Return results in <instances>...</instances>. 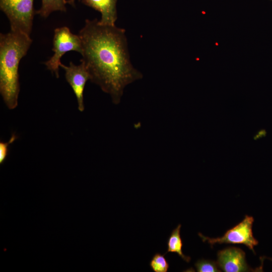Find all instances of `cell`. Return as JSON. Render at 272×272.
Here are the masks:
<instances>
[{"label":"cell","instance_id":"6da1fadb","mask_svg":"<svg viewBox=\"0 0 272 272\" xmlns=\"http://www.w3.org/2000/svg\"><path fill=\"white\" fill-rule=\"evenodd\" d=\"M78 35L82 45L80 61L90 81L118 104L125 87L143 77L130 60L125 30L101 24L97 19H86Z\"/></svg>","mask_w":272,"mask_h":272},{"label":"cell","instance_id":"7a4b0ae2","mask_svg":"<svg viewBox=\"0 0 272 272\" xmlns=\"http://www.w3.org/2000/svg\"><path fill=\"white\" fill-rule=\"evenodd\" d=\"M32 43L30 36L21 32L10 30L0 34V93L9 109L18 105L19 65Z\"/></svg>","mask_w":272,"mask_h":272},{"label":"cell","instance_id":"3957f363","mask_svg":"<svg viewBox=\"0 0 272 272\" xmlns=\"http://www.w3.org/2000/svg\"><path fill=\"white\" fill-rule=\"evenodd\" d=\"M33 2L34 0H0V9L9 21L10 30L30 36L35 14Z\"/></svg>","mask_w":272,"mask_h":272},{"label":"cell","instance_id":"277c9868","mask_svg":"<svg viewBox=\"0 0 272 272\" xmlns=\"http://www.w3.org/2000/svg\"><path fill=\"white\" fill-rule=\"evenodd\" d=\"M52 51L54 52L53 55L44 64L56 78H58L61 57L71 51L81 54V39L79 35L72 33L66 26L56 28L54 30Z\"/></svg>","mask_w":272,"mask_h":272},{"label":"cell","instance_id":"5b68a950","mask_svg":"<svg viewBox=\"0 0 272 272\" xmlns=\"http://www.w3.org/2000/svg\"><path fill=\"white\" fill-rule=\"evenodd\" d=\"M254 218L246 215L244 219L233 228L229 229L225 234L218 238H209L198 233L203 242L207 241L211 246L219 244H244L254 253V247L258 244V241L254 237L252 233V225Z\"/></svg>","mask_w":272,"mask_h":272},{"label":"cell","instance_id":"8992f818","mask_svg":"<svg viewBox=\"0 0 272 272\" xmlns=\"http://www.w3.org/2000/svg\"><path fill=\"white\" fill-rule=\"evenodd\" d=\"M60 66L64 69L66 81L72 87L76 97L79 110L84 111V91L87 82L90 79L85 65L81 62L79 65H76L71 61L69 65L61 63Z\"/></svg>","mask_w":272,"mask_h":272},{"label":"cell","instance_id":"52a82bcc","mask_svg":"<svg viewBox=\"0 0 272 272\" xmlns=\"http://www.w3.org/2000/svg\"><path fill=\"white\" fill-rule=\"evenodd\" d=\"M217 264L225 272H241L250 270L246 263L245 253L241 249L229 247L217 253Z\"/></svg>","mask_w":272,"mask_h":272},{"label":"cell","instance_id":"ba28073f","mask_svg":"<svg viewBox=\"0 0 272 272\" xmlns=\"http://www.w3.org/2000/svg\"><path fill=\"white\" fill-rule=\"evenodd\" d=\"M76 0H66V4L74 6ZM101 14L100 23L103 25H115L117 19L116 4L117 0H79Z\"/></svg>","mask_w":272,"mask_h":272},{"label":"cell","instance_id":"9c48e42d","mask_svg":"<svg viewBox=\"0 0 272 272\" xmlns=\"http://www.w3.org/2000/svg\"><path fill=\"white\" fill-rule=\"evenodd\" d=\"M181 225L179 224L171 233L167 241V249L165 255L169 252L176 253L187 262L190 261V256L185 255L182 252L183 243L180 236Z\"/></svg>","mask_w":272,"mask_h":272},{"label":"cell","instance_id":"30bf717a","mask_svg":"<svg viewBox=\"0 0 272 272\" xmlns=\"http://www.w3.org/2000/svg\"><path fill=\"white\" fill-rule=\"evenodd\" d=\"M66 0H41V7L35 14L47 18L53 12H66Z\"/></svg>","mask_w":272,"mask_h":272},{"label":"cell","instance_id":"8fae6325","mask_svg":"<svg viewBox=\"0 0 272 272\" xmlns=\"http://www.w3.org/2000/svg\"><path fill=\"white\" fill-rule=\"evenodd\" d=\"M149 265L154 272H167L169 268V264L165 257V254L155 253L150 261Z\"/></svg>","mask_w":272,"mask_h":272},{"label":"cell","instance_id":"7c38bea8","mask_svg":"<svg viewBox=\"0 0 272 272\" xmlns=\"http://www.w3.org/2000/svg\"><path fill=\"white\" fill-rule=\"evenodd\" d=\"M198 272H219L217 263L210 260L201 259L197 260L194 264Z\"/></svg>","mask_w":272,"mask_h":272},{"label":"cell","instance_id":"4fadbf2b","mask_svg":"<svg viewBox=\"0 0 272 272\" xmlns=\"http://www.w3.org/2000/svg\"><path fill=\"white\" fill-rule=\"evenodd\" d=\"M17 139V135L13 134L7 142H0V163L2 164L7 158L9 150V146Z\"/></svg>","mask_w":272,"mask_h":272},{"label":"cell","instance_id":"5bb4252c","mask_svg":"<svg viewBox=\"0 0 272 272\" xmlns=\"http://www.w3.org/2000/svg\"><path fill=\"white\" fill-rule=\"evenodd\" d=\"M265 135V131L260 130L254 137V140L258 139L261 137Z\"/></svg>","mask_w":272,"mask_h":272},{"label":"cell","instance_id":"9a60e30c","mask_svg":"<svg viewBox=\"0 0 272 272\" xmlns=\"http://www.w3.org/2000/svg\"><path fill=\"white\" fill-rule=\"evenodd\" d=\"M270 260H272V258H270Z\"/></svg>","mask_w":272,"mask_h":272}]
</instances>
